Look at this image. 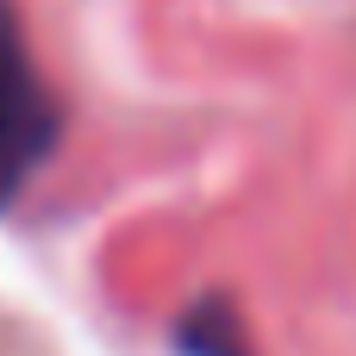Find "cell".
<instances>
[{
	"instance_id": "obj_1",
	"label": "cell",
	"mask_w": 356,
	"mask_h": 356,
	"mask_svg": "<svg viewBox=\"0 0 356 356\" xmlns=\"http://www.w3.org/2000/svg\"><path fill=\"white\" fill-rule=\"evenodd\" d=\"M56 144V94L31 56L19 13L0 0V200L50 156Z\"/></svg>"
}]
</instances>
